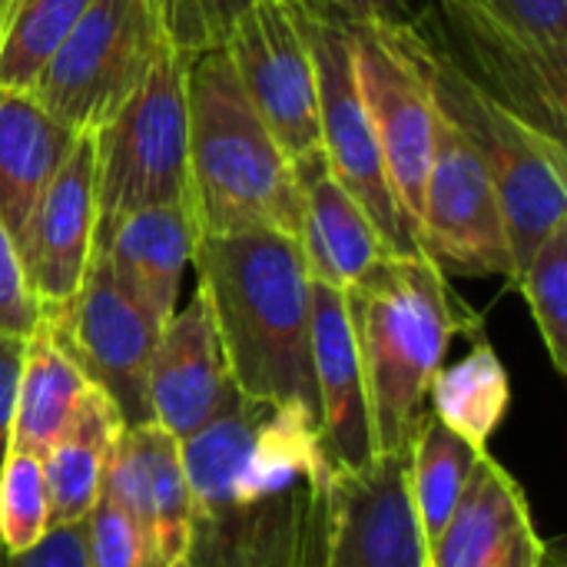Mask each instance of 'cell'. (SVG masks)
I'll list each match as a JSON object with an SVG mask.
<instances>
[{
  "label": "cell",
  "mask_w": 567,
  "mask_h": 567,
  "mask_svg": "<svg viewBox=\"0 0 567 567\" xmlns=\"http://www.w3.org/2000/svg\"><path fill=\"white\" fill-rule=\"evenodd\" d=\"M123 432L126 422L116 412V405L96 385H86L70 425L40 458L43 482H47L50 528L83 522L93 512L103 492L110 455Z\"/></svg>",
  "instance_id": "7402d4cb"
},
{
  "label": "cell",
  "mask_w": 567,
  "mask_h": 567,
  "mask_svg": "<svg viewBox=\"0 0 567 567\" xmlns=\"http://www.w3.org/2000/svg\"><path fill=\"white\" fill-rule=\"evenodd\" d=\"M196 239L199 229L186 203L150 206L116 223L93 256L159 326H166L176 312L183 272L193 262Z\"/></svg>",
  "instance_id": "d6986e66"
},
{
  "label": "cell",
  "mask_w": 567,
  "mask_h": 567,
  "mask_svg": "<svg viewBox=\"0 0 567 567\" xmlns=\"http://www.w3.org/2000/svg\"><path fill=\"white\" fill-rule=\"evenodd\" d=\"M166 37L153 0H93L33 83L70 130H100L146 80Z\"/></svg>",
  "instance_id": "9c48e42d"
},
{
  "label": "cell",
  "mask_w": 567,
  "mask_h": 567,
  "mask_svg": "<svg viewBox=\"0 0 567 567\" xmlns=\"http://www.w3.org/2000/svg\"><path fill=\"white\" fill-rule=\"evenodd\" d=\"M3 10H7V0H0V27H3Z\"/></svg>",
  "instance_id": "74e56055"
},
{
  "label": "cell",
  "mask_w": 567,
  "mask_h": 567,
  "mask_svg": "<svg viewBox=\"0 0 567 567\" xmlns=\"http://www.w3.org/2000/svg\"><path fill=\"white\" fill-rule=\"evenodd\" d=\"M542 567H567L565 538H551V542H545V558H542Z\"/></svg>",
  "instance_id": "8d00e7d4"
},
{
  "label": "cell",
  "mask_w": 567,
  "mask_h": 567,
  "mask_svg": "<svg viewBox=\"0 0 567 567\" xmlns=\"http://www.w3.org/2000/svg\"><path fill=\"white\" fill-rule=\"evenodd\" d=\"M312 375L319 429L329 462L359 472L379 458L362 359L346 309V292L312 279Z\"/></svg>",
  "instance_id": "ac0fdd59"
},
{
  "label": "cell",
  "mask_w": 567,
  "mask_h": 567,
  "mask_svg": "<svg viewBox=\"0 0 567 567\" xmlns=\"http://www.w3.org/2000/svg\"><path fill=\"white\" fill-rule=\"evenodd\" d=\"M90 3L93 0H7L0 27V90H33Z\"/></svg>",
  "instance_id": "83f0119b"
},
{
  "label": "cell",
  "mask_w": 567,
  "mask_h": 567,
  "mask_svg": "<svg viewBox=\"0 0 567 567\" xmlns=\"http://www.w3.org/2000/svg\"><path fill=\"white\" fill-rule=\"evenodd\" d=\"M0 567H90L86 558V518L73 525L50 528L33 548L27 551H3L0 548Z\"/></svg>",
  "instance_id": "836d02e7"
},
{
  "label": "cell",
  "mask_w": 567,
  "mask_h": 567,
  "mask_svg": "<svg viewBox=\"0 0 567 567\" xmlns=\"http://www.w3.org/2000/svg\"><path fill=\"white\" fill-rule=\"evenodd\" d=\"M176 567H189V565H186V561H179V565H176Z\"/></svg>",
  "instance_id": "f35d334b"
},
{
  "label": "cell",
  "mask_w": 567,
  "mask_h": 567,
  "mask_svg": "<svg viewBox=\"0 0 567 567\" xmlns=\"http://www.w3.org/2000/svg\"><path fill=\"white\" fill-rule=\"evenodd\" d=\"M342 292L362 359L375 449L379 455H405L452 339L482 322L422 252L382 256Z\"/></svg>",
  "instance_id": "7a4b0ae2"
},
{
  "label": "cell",
  "mask_w": 567,
  "mask_h": 567,
  "mask_svg": "<svg viewBox=\"0 0 567 567\" xmlns=\"http://www.w3.org/2000/svg\"><path fill=\"white\" fill-rule=\"evenodd\" d=\"M352 40L355 76L382 146L385 173L419 243L422 193L439 126L429 43L412 20L352 23Z\"/></svg>",
  "instance_id": "ba28073f"
},
{
  "label": "cell",
  "mask_w": 567,
  "mask_h": 567,
  "mask_svg": "<svg viewBox=\"0 0 567 567\" xmlns=\"http://www.w3.org/2000/svg\"><path fill=\"white\" fill-rule=\"evenodd\" d=\"M86 558L90 567H150L140 535L103 492L86 515Z\"/></svg>",
  "instance_id": "1f68e13d"
},
{
  "label": "cell",
  "mask_w": 567,
  "mask_h": 567,
  "mask_svg": "<svg viewBox=\"0 0 567 567\" xmlns=\"http://www.w3.org/2000/svg\"><path fill=\"white\" fill-rule=\"evenodd\" d=\"M419 249L442 269V276L515 279L495 186L468 140L442 113L422 193Z\"/></svg>",
  "instance_id": "8fae6325"
},
{
  "label": "cell",
  "mask_w": 567,
  "mask_h": 567,
  "mask_svg": "<svg viewBox=\"0 0 567 567\" xmlns=\"http://www.w3.org/2000/svg\"><path fill=\"white\" fill-rule=\"evenodd\" d=\"M186 63L163 47L143 86L93 130L96 236L93 249L126 216L150 206H189V106Z\"/></svg>",
  "instance_id": "8992f818"
},
{
  "label": "cell",
  "mask_w": 567,
  "mask_h": 567,
  "mask_svg": "<svg viewBox=\"0 0 567 567\" xmlns=\"http://www.w3.org/2000/svg\"><path fill=\"white\" fill-rule=\"evenodd\" d=\"M143 449H146V472H150V567H176L189 558L193 545V495L179 458V442L159 429L156 422L136 425Z\"/></svg>",
  "instance_id": "4316f807"
},
{
  "label": "cell",
  "mask_w": 567,
  "mask_h": 567,
  "mask_svg": "<svg viewBox=\"0 0 567 567\" xmlns=\"http://www.w3.org/2000/svg\"><path fill=\"white\" fill-rule=\"evenodd\" d=\"M319 419L296 402H262L249 452L236 482V505L249 508L286 495L289 488L332 475Z\"/></svg>",
  "instance_id": "603a6c76"
},
{
  "label": "cell",
  "mask_w": 567,
  "mask_h": 567,
  "mask_svg": "<svg viewBox=\"0 0 567 567\" xmlns=\"http://www.w3.org/2000/svg\"><path fill=\"white\" fill-rule=\"evenodd\" d=\"M20 359H23V339L0 336V465L10 452V432H13V409H17V382H20Z\"/></svg>",
  "instance_id": "e575fe53"
},
{
  "label": "cell",
  "mask_w": 567,
  "mask_h": 567,
  "mask_svg": "<svg viewBox=\"0 0 567 567\" xmlns=\"http://www.w3.org/2000/svg\"><path fill=\"white\" fill-rule=\"evenodd\" d=\"M50 532L43 462L27 452H7L0 465V548L17 555Z\"/></svg>",
  "instance_id": "f546056e"
},
{
  "label": "cell",
  "mask_w": 567,
  "mask_h": 567,
  "mask_svg": "<svg viewBox=\"0 0 567 567\" xmlns=\"http://www.w3.org/2000/svg\"><path fill=\"white\" fill-rule=\"evenodd\" d=\"M146 402L150 422L166 429L176 442L189 439L239 402V389L199 286L196 296L169 316L156 339Z\"/></svg>",
  "instance_id": "5bb4252c"
},
{
  "label": "cell",
  "mask_w": 567,
  "mask_h": 567,
  "mask_svg": "<svg viewBox=\"0 0 567 567\" xmlns=\"http://www.w3.org/2000/svg\"><path fill=\"white\" fill-rule=\"evenodd\" d=\"M326 567H429L409 492V452L359 472L336 468L326 492Z\"/></svg>",
  "instance_id": "4fadbf2b"
},
{
  "label": "cell",
  "mask_w": 567,
  "mask_h": 567,
  "mask_svg": "<svg viewBox=\"0 0 567 567\" xmlns=\"http://www.w3.org/2000/svg\"><path fill=\"white\" fill-rule=\"evenodd\" d=\"M186 106L189 213L199 236L272 229L299 239L296 166L252 110L223 47L186 63Z\"/></svg>",
  "instance_id": "3957f363"
},
{
  "label": "cell",
  "mask_w": 567,
  "mask_h": 567,
  "mask_svg": "<svg viewBox=\"0 0 567 567\" xmlns=\"http://www.w3.org/2000/svg\"><path fill=\"white\" fill-rule=\"evenodd\" d=\"M429 37L462 73L538 130L565 140L567 0H429Z\"/></svg>",
  "instance_id": "5b68a950"
},
{
  "label": "cell",
  "mask_w": 567,
  "mask_h": 567,
  "mask_svg": "<svg viewBox=\"0 0 567 567\" xmlns=\"http://www.w3.org/2000/svg\"><path fill=\"white\" fill-rule=\"evenodd\" d=\"M252 110L282 153L299 163L319 153L316 63L302 30L299 0H259L223 43Z\"/></svg>",
  "instance_id": "30bf717a"
},
{
  "label": "cell",
  "mask_w": 567,
  "mask_h": 567,
  "mask_svg": "<svg viewBox=\"0 0 567 567\" xmlns=\"http://www.w3.org/2000/svg\"><path fill=\"white\" fill-rule=\"evenodd\" d=\"M508 409L512 382L488 339H475L468 355L452 369H439L429 385V412L475 449H488Z\"/></svg>",
  "instance_id": "d4e9b609"
},
{
  "label": "cell",
  "mask_w": 567,
  "mask_h": 567,
  "mask_svg": "<svg viewBox=\"0 0 567 567\" xmlns=\"http://www.w3.org/2000/svg\"><path fill=\"white\" fill-rule=\"evenodd\" d=\"M193 266L239 395L296 402L319 419L312 276L299 239L272 229L199 236Z\"/></svg>",
  "instance_id": "6da1fadb"
},
{
  "label": "cell",
  "mask_w": 567,
  "mask_h": 567,
  "mask_svg": "<svg viewBox=\"0 0 567 567\" xmlns=\"http://www.w3.org/2000/svg\"><path fill=\"white\" fill-rule=\"evenodd\" d=\"M329 7L332 13L346 17L349 23H365V20H409V3L405 0H316Z\"/></svg>",
  "instance_id": "d590c367"
},
{
  "label": "cell",
  "mask_w": 567,
  "mask_h": 567,
  "mask_svg": "<svg viewBox=\"0 0 567 567\" xmlns=\"http://www.w3.org/2000/svg\"><path fill=\"white\" fill-rule=\"evenodd\" d=\"M60 346L90 385L123 415L126 429L150 422L146 375L163 326L93 256L66 309L47 312Z\"/></svg>",
  "instance_id": "7c38bea8"
},
{
  "label": "cell",
  "mask_w": 567,
  "mask_h": 567,
  "mask_svg": "<svg viewBox=\"0 0 567 567\" xmlns=\"http://www.w3.org/2000/svg\"><path fill=\"white\" fill-rule=\"evenodd\" d=\"M76 136L30 90H0V219L17 249Z\"/></svg>",
  "instance_id": "44dd1931"
},
{
  "label": "cell",
  "mask_w": 567,
  "mask_h": 567,
  "mask_svg": "<svg viewBox=\"0 0 567 567\" xmlns=\"http://www.w3.org/2000/svg\"><path fill=\"white\" fill-rule=\"evenodd\" d=\"M96 236V153L93 133H80L47 186L27 239L23 269L43 312L66 309L83 286Z\"/></svg>",
  "instance_id": "9a60e30c"
},
{
  "label": "cell",
  "mask_w": 567,
  "mask_h": 567,
  "mask_svg": "<svg viewBox=\"0 0 567 567\" xmlns=\"http://www.w3.org/2000/svg\"><path fill=\"white\" fill-rule=\"evenodd\" d=\"M302 189V233L299 246L316 282L349 289L382 256H389L369 213L332 176L322 150L292 163Z\"/></svg>",
  "instance_id": "ffe728a7"
},
{
  "label": "cell",
  "mask_w": 567,
  "mask_h": 567,
  "mask_svg": "<svg viewBox=\"0 0 567 567\" xmlns=\"http://www.w3.org/2000/svg\"><path fill=\"white\" fill-rule=\"evenodd\" d=\"M429 73L439 113L468 140L495 186L518 276L535 249L567 223L565 140L538 130L522 113L495 100L432 43Z\"/></svg>",
  "instance_id": "277c9868"
},
{
  "label": "cell",
  "mask_w": 567,
  "mask_h": 567,
  "mask_svg": "<svg viewBox=\"0 0 567 567\" xmlns=\"http://www.w3.org/2000/svg\"><path fill=\"white\" fill-rule=\"evenodd\" d=\"M329 478L302 482L286 495L239 508L223 522H196L186 565L326 567Z\"/></svg>",
  "instance_id": "2e32d148"
},
{
  "label": "cell",
  "mask_w": 567,
  "mask_h": 567,
  "mask_svg": "<svg viewBox=\"0 0 567 567\" xmlns=\"http://www.w3.org/2000/svg\"><path fill=\"white\" fill-rule=\"evenodd\" d=\"M482 452L485 449L455 435L429 409L422 412L409 442V492L425 548H432L449 525Z\"/></svg>",
  "instance_id": "484cf974"
},
{
  "label": "cell",
  "mask_w": 567,
  "mask_h": 567,
  "mask_svg": "<svg viewBox=\"0 0 567 567\" xmlns=\"http://www.w3.org/2000/svg\"><path fill=\"white\" fill-rule=\"evenodd\" d=\"M302 30L316 63L319 90V146L332 176L352 193L369 213L389 256L422 252L415 233L392 193L382 146L369 120L359 76H355V40L352 23L316 0H299Z\"/></svg>",
  "instance_id": "52a82bcc"
},
{
  "label": "cell",
  "mask_w": 567,
  "mask_h": 567,
  "mask_svg": "<svg viewBox=\"0 0 567 567\" xmlns=\"http://www.w3.org/2000/svg\"><path fill=\"white\" fill-rule=\"evenodd\" d=\"M545 542L518 478L485 449L429 548V567H542Z\"/></svg>",
  "instance_id": "e0dca14e"
},
{
  "label": "cell",
  "mask_w": 567,
  "mask_h": 567,
  "mask_svg": "<svg viewBox=\"0 0 567 567\" xmlns=\"http://www.w3.org/2000/svg\"><path fill=\"white\" fill-rule=\"evenodd\" d=\"M259 0H153L166 47L183 60L226 43L233 23Z\"/></svg>",
  "instance_id": "4dcf8cb0"
},
{
  "label": "cell",
  "mask_w": 567,
  "mask_h": 567,
  "mask_svg": "<svg viewBox=\"0 0 567 567\" xmlns=\"http://www.w3.org/2000/svg\"><path fill=\"white\" fill-rule=\"evenodd\" d=\"M86 385L90 382L83 379L70 352L60 346L56 329L43 312L37 329L23 339L10 452L43 458L70 425Z\"/></svg>",
  "instance_id": "cb8c5ba5"
},
{
  "label": "cell",
  "mask_w": 567,
  "mask_h": 567,
  "mask_svg": "<svg viewBox=\"0 0 567 567\" xmlns=\"http://www.w3.org/2000/svg\"><path fill=\"white\" fill-rule=\"evenodd\" d=\"M515 286L528 302L555 372L567 375V223L535 249Z\"/></svg>",
  "instance_id": "f1b7e54d"
},
{
  "label": "cell",
  "mask_w": 567,
  "mask_h": 567,
  "mask_svg": "<svg viewBox=\"0 0 567 567\" xmlns=\"http://www.w3.org/2000/svg\"><path fill=\"white\" fill-rule=\"evenodd\" d=\"M43 319V306L30 289L23 256L0 219V336L27 339Z\"/></svg>",
  "instance_id": "d6a6232c"
}]
</instances>
